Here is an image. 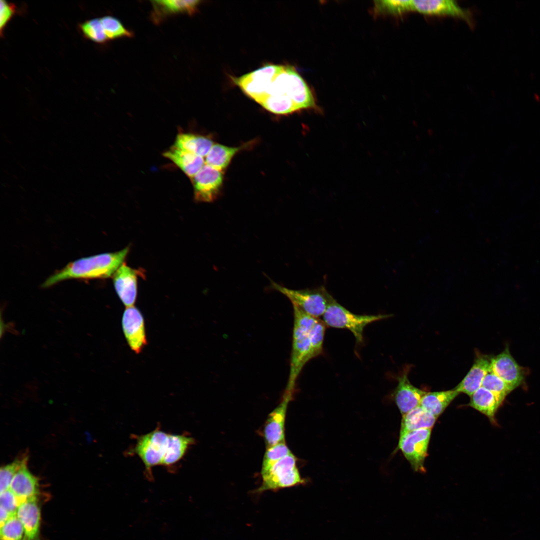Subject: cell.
<instances>
[{
  "label": "cell",
  "instance_id": "obj_17",
  "mask_svg": "<svg viewBox=\"0 0 540 540\" xmlns=\"http://www.w3.org/2000/svg\"><path fill=\"white\" fill-rule=\"evenodd\" d=\"M491 359L486 356H477L469 372L454 389L470 396L482 386L484 377L490 371Z\"/></svg>",
  "mask_w": 540,
  "mask_h": 540
},
{
  "label": "cell",
  "instance_id": "obj_14",
  "mask_svg": "<svg viewBox=\"0 0 540 540\" xmlns=\"http://www.w3.org/2000/svg\"><path fill=\"white\" fill-rule=\"evenodd\" d=\"M409 368L404 369L398 378V384L394 392V398L402 416L420 405L427 392L414 386L408 378Z\"/></svg>",
  "mask_w": 540,
  "mask_h": 540
},
{
  "label": "cell",
  "instance_id": "obj_15",
  "mask_svg": "<svg viewBox=\"0 0 540 540\" xmlns=\"http://www.w3.org/2000/svg\"><path fill=\"white\" fill-rule=\"evenodd\" d=\"M412 10L425 14L450 16L470 20V12L452 0H412Z\"/></svg>",
  "mask_w": 540,
  "mask_h": 540
},
{
  "label": "cell",
  "instance_id": "obj_32",
  "mask_svg": "<svg viewBox=\"0 0 540 540\" xmlns=\"http://www.w3.org/2000/svg\"><path fill=\"white\" fill-rule=\"evenodd\" d=\"M28 458L27 455L22 456L0 468V492L10 488L12 481L16 472L24 464H27Z\"/></svg>",
  "mask_w": 540,
  "mask_h": 540
},
{
  "label": "cell",
  "instance_id": "obj_34",
  "mask_svg": "<svg viewBox=\"0 0 540 540\" xmlns=\"http://www.w3.org/2000/svg\"><path fill=\"white\" fill-rule=\"evenodd\" d=\"M482 386L504 400L513 390L505 382L491 372H489L484 377Z\"/></svg>",
  "mask_w": 540,
  "mask_h": 540
},
{
  "label": "cell",
  "instance_id": "obj_21",
  "mask_svg": "<svg viewBox=\"0 0 540 540\" xmlns=\"http://www.w3.org/2000/svg\"><path fill=\"white\" fill-rule=\"evenodd\" d=\"M163 155L172 160L190 178L204 165L202 157L182 150L174 146L165 152Z\"/></svg>",
  "mask_w": 540,
  "mask_h": 540
},
{
  "label": "cell",
  "instance_id": "obj_7",
  "mask_svg": "<svg viewBox=\"0 0 540 540\" xmlns=\"http://www.w3.org/2000/svg\"><path fill=\"white\" fill-rule=\"evenodd\" d=\"M282 65L266 64L232 80L248 96L258 103L264 98L280 72Z\"/></svg>",
  "mask_w": 540,
  "mask_h": 540
},
{
  "label": "cell",
  "instance_id": "obj_9",
  "mask_svg": "<svg viewBox=\"0 0 540 540\" xmlns=\"http://www.w3.org/2000/svg\"><path fill=\"white\" fill-rule=\"evenodd\" d=\"M223 178V172L204 164L191 178L195 200L201 202L214 200L220 194Z\"/></svg>",
  "mask_w": 540,
  "mask_h": 540
},
{
  "label": "cell",
  "instance_id": "obj_24",
  "mask_svg": "<svg viewBox=\"0 0 540 540\" xmlns=\"http://www.w3.org/2000/svg\"><path fill=\"white\" fill-rule=\"evenodd\" d=\"M213 145V142L208 137L191 133H180L177 135L174 146L204 157L206 156Z\"/></svg>",
  "mask_w": 540,
  "mask_h": 540
},
{
  "label": "cell",
  "instance_id": "obj_33",
  "mask_svg": "<svg viewBox=\"0 0 540 540\" xmlns=\"http://www.w3.org/2000/svg\"><path fill=\"white\" fill-rule=\"evenodd\" d=\"M80 28L86 38L98 44L108 40L100 18L86 20L80 24Z\"/></svg>",
  "mask_w": 540,
  "mask_h": 540
},
{
  "label": "cell",
  "instance_id": "obj_30",
  "mask_svg": "<svg viewBox=\"0 0 540 540\" xmlns=\"http://www.w3.org/2000/svg\"><path fill=\"white\" fill-rule=\"evenodd\" d=\"M0 540H26L24 527L16 514L0 526Z\"/></svg>",
  "mask_w": 540,
  "mask_h": 540
},
{
  "label": "cell",
  "instance_id": "obj_23",
  "mask_svg": "<svg viewBox=\"0 0 540 540\" xmlns=\"http://www.w3.org/2000/svg\"><path fill=\"white\" fill-rule=\"evenodd\" d=\"M436 419L420 405L402 416L400 435L420 429H432Z\"/></svg>",
  "mask_w": 540,
  "mask_h": 540
},
{
  "label": "cell",
  "instance_id": "obj_22",
  "mask_svg": "<svg viewBox=\"0 0 540 540\" xmlns=\"http://www.w3.org/2000/svg\"><path fill=\"white\" fill-rule=\"evenodd\" d=\"M504 399L483 386L480 387L471 396L468 406L486 416L494 422L495 414Z\"/></svg>",
  "mask_w": 540,
  "mask_h": 540
},
{
  "label": "cell",
  "instance_id": "obj_36",
  "mask_svg": "<svg viewBox=\"0 0 540 540\" xmlns=\"http://www.w3.org/2000/svg\"><path fill=\"white\" fill-rule=\"evenodd\" d=\"M0 508L14 516L16 514L20 502L14 494L8 489L0 492Z\"/></svg>",
  "mask_w": 540,
  "mask_h": 540
},
{
  "label": "cell",
  "instance_id": "obj_6",
  "mask_svg": "<svg viewBox=\"0 0 540 540\" xmlns=\"http://www.w3.org/2000/svg\"><path fill=\"white\" fill-rule=\"evenodd\" d=\"M260 486L256 493L267 490L275 491L306 484L296 466V458L291 452L276 463L265 475L262 476Z\"/></svg>",
  "mask_w": 540,
  "mask_h": 540
},
{
  "label": "cell",
  "instance_id": "obj_25",
  "mask_svg": "<svg viewBox=\"0 0 540 540\" xmlns=\"http://www.w3.org/2000/svg\"><path fill=\"white\" fill-rule=\"evenodd\" d=\"M460 392L454 388L450 390L426 392L422 397L420 406L434 416L438 418Z\"/></svg>",
  "mask_w": 540,
  "mask_h": 540
},
{
  "label": "cell",
  "instance_id": "obj_8",
  "mask_svg": "<svg viewBox=\"0 0 540 540\" xmlns=\"http://www.w3.org/2000/svg\"><path fill=\"white\" fill-rule=\"evenodd\" d=\"M432 429H420L400 435L397 448L400 450L416 472H424Z\"/></svg>",
  "mask_w": 540,
  "mask_h": 540
},
{
  "label": "cell",
  "instance_id": "obj_16",
  "mask_svg": "<svg viewBox=\"0 0 540 540\" xmlns=\"http://www.w3.org/2000/svg\"><path fill=\"white\" fill-rule=\"evenodd\" d=\"M288 94L298 110L316 108L314 97L306 83L294 68L290 66L288 68Z\"/></svg>",
  "mask_w": 540,
  "mask_h": 540
},
{
  "label": "cell",
  "instance_id": "obj_19",
  "mask_svg": "<svg viewBox=\"0 0 540 540\" xmlns=\"http://www.w3.org/2000/svg\"><path fill=\"white\" fill-rule=\"evenodd\" d=\"M201 1L188 0H152V18L156 23L160 22L168 16L178 14L189 15L196 13Z\"/></svg>",
  "mask_w": 540,
  "mask_h": 540
},
{
  "label": "cell",
  "instance_id": "obj_18",
  "mask_svg": "<svg viewBox=\"0 0 540 540\" xmlns=\"http://www.w3.org/2000/svg\"><path fill=\"white\" fill-rule=\"evenodd\" d=\"M17 498L20 504L26 501L36 500L38 494V480L24 464L14 477L9 488Z\"/></svg>",
  "mask_w": 540,
  "mask_h": 540
},
{
  "label": "cell",
  "instance_id": "obj_28",
  "mask_svg": "<svg viewBox=\"0 0 540 540\" xmlns=\"http://www.w3.org/2000/svg\"><path fill=\"white\" fill-rule=\"evenodd\" d=\"M326 329V326L320 320L314 326L311 332L308 349L303 360V366L310 360L322 353Z\"/></svg>",
  "mask_w": 540,
  "mask_h": 540
},
{
  "label": "cell",
  "instance_id": "obj_26",
  "mask_svg": "<svg viewBox=\"0 0 540 540\" xmlns=\"http://www.w3.org/2000/svg\"><path fill=\"white\" fill-rule=\"evenodd\" d=\"M240 147H230L216 144L212 146L206 158V164L223 172Z\"/></svg>",
  "mask_w": 540,
  "mask_h": 540
},
{
  "label": "cell",
  "instance_id": "obj_29",
  "mask_svg": "<svg viewBox=\"0 0 540 540\" xmlns=\"http://www.w3.org/2000/svg\"><path fill=\"white\" fill-rule=\"evenodd\" d=\"M291 452L285 441L266 448L262 464V476L266 474L279 460Z\"/></svg>",
  "mask_w": 540,
  "mask_h": 540
},
{
  "label": "cell",
  "instance_id": "obj_1",
  "mask_svg": "<svg viewBox=\"0 0 540 540\" xmlns=\"http://www.w3.org/2000/svg\"><path fill=\"white\" fill-rule=\"evenodd\" d=\"M129 251L126 247L114 252L83 258L71 262L55 272L42 283L44 288L62 281L74 279L104 278L114 274L124 262Z\"/></svg>",
  "mask_w": 540,
  "mask_h": 540
},
{
  "label": "cell",
  "instance_id": "obj_37",
  "mask_svg": "<svg viewBox=\"0 0 540 540\" xmlns=\"http://www.w3.org/2000/svg\"><path fill=\"white\" fill-rule=\"evenodd\" d=\"M16 6L5 0H0V32L1 36L3 31L16 12Z\"/></svg>",
  "mask_w": 540,
  "mask_h": 540
},
{
  "label": "cell",
  "instance_id": "obj_35",
  "mask_svg": "<svg viewBox=\"0 0 540 540\" xmlns=\"http://www.w3.org/2000/svg\"><path fill=\"white\" fill-rule=\"evenodd\" d=\"M376 8L377 12L392 14H400L412 10V0L376 1Z\"/></svg>",
  "mask_w": 540,
  "mask_h": 540
},
{
  "label": "cell",
  "instance_id": "obj_20",
  "mask_svg": "<svg viewBox=\"0 0 540 540\" xmlns=\"http://www.w3.org/2000/svg\"><path fill=\"white\" fill-rule=\"evenodd\" d=\"M16 516L24 527L26 540H40V511L36 500L21 503Z\"/></svg>",
  "mask_w": 540,
  "mask_h": 540
},
{
  "label": "cell",
  "instance_id": "obj_31",
  "mask_svg": "<svg viewBox=\"0 0 540 540\" xmlns=\"http://www.w3.org/2000/svg\"><path fill=\"white\" fill-rule=\"evenodd\" d=\"M100 19L108 40L132 36V32L127 30L117 18L107 16Z\"/></svg>",
  "mask_w": 540,
  "mask_h": 540
},
{
  "label": "cell",
  "instance_id": "obj_3",
  "mask_svg": "<svg viewBox=\"0 0 540 540\" xmlns=\"http://www.w3.org/2000/svg\"><path fill=\"white\" fill-rule=\"evenodd\" d=\"M391 316L392 314H355L342 306L334 298L322 316V321L328 327L349 330L354 336L356 344H360L364 342V330L367 325Z\"/></svg>",
  "mask_w": 540,
  "mask_h": 540
},
{
  "label": "cell",
  "instance_id": "obj_12",
  "mask_svg": "<svg viewBox=\"0 0 540 540\" xmlns=\"http://www.w3.org/2000/svg\"><path fill=\"white\" fill-rule=\"evenodd\" d=\"M141 272L132 268L123 262L112 276L116 292L126 307L134 306L138 293V276Z\"/></svg>",
  "mask_w": 540,
  "mask_h": 540
},
{
  "label": "cell",
  "instance_id": "obj_27",
  "mask_svg": "<svg viewBox=\"0 0 540 540\" xmlns=\"http://www.w3.org/2000/svg\"><path fill=\"white\" fill-rule=\"evenodd\" d=\"M258 104L266 110L276 114H286L298 110L287 94H268Z\"/></svg>",
  "mask_w": 540,
  "mask_h": 540
},
{
  "label": "cell",
  "instance_id": "obj_5",
  "mask_svg": "<svg viewBox=\"0 0 540 540\" xmlns=\"http://www.w3.org/2000/svg\"><path fill=\"white\" fill-rule=\"evenodd\" d=\"M272 288L286 296L292 306L316 318L322 316L334 298L324 286L314 288L292 290L271 281Z\"/></svg>",
  "mask_w": 540,
  "mask_h": 540
},
{
  "label": "cell",
  "instance_id": "obj_11",
  "mask_svg": "<svg viewBox=\"0 0 540 540\" xmlns=\"http://www.w3.org/2000/svg\"><path fill=\"white\" fill-rule=\"evenodd\" d=\"M294 392L285 390L280 403L268 415L263 435L266 448L285 441L284 424L288 405Z\"/></svg>",
  "mask_w": 540,
  "mask_h": 540
},
{
  "label": "cell",
  "instance_id": "obj_10",
  "mask_svg": "<svg viewBox=\"0 0 540 540\" xmlns=\"http://www.w3.org/2000/svg\"><path fill=\"white\" fill-rule=\"evenodd\" d=\"M123 332L130 348L136 354L147 344L144 320L140 311L134 306L127 307L122 318Z\"/></svg>",
  "mask_w": 540,
  "mask_h": 540
},
{
  "label": "cell",
  "instance_id": "obj_4",
  "mask_svg": "<svg viewBox=\"0 0 540 540\" xmlns=\"http://www.w3.org/2000/svg\"><path fill=\"white\" fill-rule=\"evenodd\" d=\"M170 435L156 428L136 437L132 452L142 461L150 476L153 468L164 466L169 450Z\"/></svg>",
  "mask_w": 540,
  "mask_h": 540
},
{
  "label": "cell",
  "instance_id": "obj_2",
  "mask_svg": "<svg viewBox=\"0 0 540 540\" xmlns=\"http://www.w3.org/2000/svg\"><path fill=\"white\" fill-rule=\"evenodd\" d=\"M292 307L294 318L292 348L286 390L294 392L296 380L304 368L302 362L310 346L312 330L319 319L308 315L296 306Z\"/></svg>",
  "mask_w": 540,
  "mask_h": 540
},
{
  "label": "cell",
  "instance_id": "obj_13",
  "mask_svg": "<svg viewBox=\"0 0 540 540\" xmlns=\"http://www.w3.org/2000/svg\"><path fill=\"white\" fill-rule=\"evenodd\" d=\"M490 372L502 378L512 390L521 384L524 378L522 368L512 356L508 348L492 358Z\"/></svg>",
  "mask_w": 540,
  "mask_h": 540
}]
</instances>
